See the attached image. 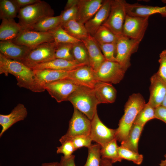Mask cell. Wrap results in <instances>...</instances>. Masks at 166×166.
I'll return each mask as SVG.
<instances>
[{
    "label": "cell",
    "instance_id": "cell-14",
    "mask_svg": "<svg viewBox=\"0 0 166 166\" xmlns=\"http://www.w3.org/2000/svg\"><path fill=\"white\" fill-rule=\"evenodd\" d=\"M78 86L93 89L97 81L95 71L89 65L80 66L70 71L67 78Z\"/></svg>",
    "mask_w": 166,
    "mask_h": 166
},
{
    "label": "cell",
    "instance_id": "cell-40",
    "mask_svg": "<svg viewBox=\"0 0 166 166\" xmlns=\"http://www.w3.org/2000/svg\"><path fill=\"white\" fill-rule=\"evenodd\" d=\"M61 145L57 148V153H62L65 157H69L73 155L76 150L72 142L69 140H60Z\"/></svg>",
    "mask_w": 166,
    "mask_h": 166
},
{
    "label": "cell",
    "instance_id": "cell-26",
    "mask_svg": "<svg viewBox=\"0 0 166 166\" xmlns=\"http://www.w3.org/2000/svg\"><path fill=\"white\" fill-rule=\"evenodd\" d=\"M144 127L137 124H133L127 137L121 142V146L138 153V141Z\"/></svg>",
    "mask_w": 166,
    "mask_h": 166
},
{
    "label": "cell",
    "instance_id": "cell-28",
    "mask_svg": "<svg viewBox=\"0 0 166 166\" xmlns=\"http://www.w3.org/2000/svg\"><path fill=\"white\" fill-rule=\"evenodd\" d=\"M61 26V20L59 15L45 18L29 30L42 32H51Z\"/></svg>",
    "mask_w": 166,
    "mask_h": 166
},
{
    "label": "cell",
    "instance_id": "cell-27",
    "mask_svg": "<svg viewBox=\"0 0 166 166\" xmlns=\"http://www.w3.org/2000/svg\"><path fill=\"white\" fill-rule=\"evenodd\" d=\"M61 26L72 37L81 41L89 34L85 25L79 22L75 19L69 21Z\"/></svg>",
    "mask_w": 166,
    "mask_h": 166
},
{
    "label": "cell",
    "instance_id": "cell-11",
    "mask_svg": "<svg viewBox=\"0 0 166 166\" xmlns=\"http://www.w3.org/2000/svg\"><path fill=\"white\" fill-rule=\"evenodd\" d=\"M12 41L16 44L32 49L42 44L53 41L54 40L50 32L22 30Z\"/></svg>",
    "mask_w": 166,
    "mask_h": 166
},
{
    "label": "cell",
    "instance_id": "cell-1",
    "mask_svg": "<svg viewBox=\"0 0 166 166\" xmlns=\"http://www.w3.org/2000/svg\"><path fill=\"white\" fill-rule=\"evenodd\" d=\"M0 73L7 76L8 74L14 76L17 85L34 92L45 91L38 82L33 70L20 61L8 58L0 53Z\"/></svg>",
    "mask_w": 166,
    "mask_h": 166
},
{
    "label": "cell",
    "instance_id": "cell-36",
    "mask_svg": "<svg viewBox=\"0 0 166 166\" xmlns=\"http://www.w3.org/2000/svg\"><path fill=\"white\" fill-rule=\"evenodd\" d=\"M73 45V44L69 43L56 44L55 53V58L70 61L75 60L72 52Z\"/></svg>",
    "mask_w": 166,
    "mask_h": 166
},
{
    "label": "cell",
    "instance_id": "cell-23",
    "mask_svg": "<svg viewBox=\"0 0 166 166\" xmlns=\"http://www.w3.org/2000/svg\"><path fill=\"white\" fill-rule=\"evenodd\" d=\"M85 65L80 64L75 60L70 61L55 58L49 61L30 68L33 70L49 69L69 71Z\"/></svg>",
    "mask_w": 166,
    "mask_h": 166
},
{
    "label": "cell",
    "instance_id": "cell-45",
    "mask_svg": "<svg viewBox=\"0 0 166 166\" xmlns=\"http://www.w3.org/2000/svg\"><path fill=\"white\" fill-rule=\"evenodd\" d=\"M14 1L20 9L41 1L40 0H14Z\"/></svg>",
    "mask_w": 166,
    "mask_h": 166
},
{
    "label": "cell",
    "instance_id": "cell-16",
    "mask_svg": "<svg viewBox=\"0 0 166 166\" xmlns=\"http://www.w3.org/2000/svg\"><path fill=\"white\" fill-rule=\"evenodd\" d=\"M150 97L148 103L154 108L161 105L166 95V83L157 74L150 78Z\"/></svg>",
    "mask_w": 166,
    "mask_h": 166
},
{
    "label": "cell",
    "instance_id": "cell-33",
    "mask_svg": "<svg viewBox=\"0 0 166 166\" xmlns=\"http://www.w3.org/2000/svg\"><path fill=\"white\" fill-rule=\"evenodd\" d=\"M98 43H107L116 42L118 37L105 26L102 25L93 36Z\"/></svg>",
    "mask_w": 166,
    "mask_h": 166
},
{
    "label": "cell",
    "instance_id": "cell-47",
    "mask_svg": "<svg viewBox=\"0 0 166 166\" xmlns=\"http://www.w3.org/2000/svg\"><path fill=\"white\" fill-rule=\"evenodd\" d=\"M113 164L110 160L101 158V166H113Z\"/></svg>",
    "mask_w": 166,
    "mask_h": 166
},
{
    "label": "cell",
    "instance_id": "cell-43",
    "mask_svg": "<svg viewBox=\"0 0 166 166\" xmlns=\"http://www.w3.org/2000/svg\"><path fill=\"white\" fill-rule=\"evenodd\" d=\"M155 117L166 124V108L160 105L155 108Z\"/></svg>",
    "mask_w": 166,
    "mask_h": 166
},
{
    "label": "cell",
    "instance_id": "cell-24",
    "mask_svg": "<svg viewBox=\"0 0 166 166\" xmlns=\"http://www.w3.org/2000/svg\"><path fill=\"white\" fill-rule=\"evenodd\" d=\"M33 70L37 80L43 87V85L45 84L67 79L71 70L64 71L44 69Z\"/></svg>",
    "mask_w": 166,
    "mask_h": 166
},
{
    "label": "cell",
    "instance_id": "cell-32",
    "mask_svg": "<svg viewBox=\"0 0 166 166\" xmlns=\"http://www.w3.org/2000/svg\"><path fill=\"white\" fill-rule=\"evenodd\" d=\"M72 52L75 60L80 64L89 65L88 51L82 41L73 44Z\"/></svg>",
    "mask_w": 166,
    "mask_h": 166
},
{
    "label": "cell",
    "instance_id": "cell-15",
    "mask_svg": "<svg viewBox=\"0 0 166 166\" xmlns=\"http://www.w3.org/2000/svg\"><path fill=\"white\" fill-rule=\"evenodd\" d=\"M104 1L103 0H78L76 20L85 24L100 9Z\"/></svg>",
    "mask_w": 166,
    "mask_h": 166
},
{
    "label": "cell",
    "instance_id": "cell-9",
    "mask_svg": "<svg viewBox=\"0 0 166 166\" xmlns=\"http://www.w3.org/2000/svg\"><path fill=\"white\" fill-rule=\"evenodd\" d=\"M78 86L68 79L59 80L43 85L45 90L58 103L67 101L69 97Z\"/></svg>",
    "mask_w": 166,
    "mask_h": 166
},
{
    "label": "cell",
    "instance_id": "cell-46",
    "mask_svg": "<svg viewBox=\"0 0 166 166\" xmlns=\"http://www.w3.org/2000/svg\"><path fill=\"white\" fill-rule=\"evenodd\" d=\"M78 0H68L65 7L64 10L68 9L77 4Z\"/></svg>",
    "mask_w": 166,
    "mask_h": 166
},
{
    "label": "cell",
    "instance_id": "cell-5",
    "mask_svg": "<svg viewBox=\"0 0 166 166\" xmlns=\"http://www.w3.org/2000/svg\"><path fill=\"white\" fill-rule=\"evenodd\" d=\"M124 0H112L109 16L102 25L117 37L123 35V28L127 14L126 3Z\"/></svg>",
    "mask_w": 166,
    "mask_h": 166
},
{
    "label": "cell",
    "instance_id": "cell-38",
    "mask_svg": "<svg viewBox=\"0 0 166 166\" xmlns=\"http://www.w3.org/2000/svg\"><path fill=\"white\" fill-rule=\"evenodd\" d=\"M60 140H69L72 143L75 150L85 147L89 148L91 145L92 140L89 136L68 137L62 136Z\"/></svg>",
    "mask_w": 166,
    "mask_h": 166
},
{
    "label": "cell",
    "instance_id": "cell-50",
    "mask_svg": "<svg viewBox=\"0 0 166 166\" xmlns=\"http://www.w3.org/2000/svg\"><path fill=\"white\" fill-rule=\"evenodd\" d=\"M161 105H162L166 108V95L165 96Z\"/></svg>",
    "mask_w": 166,
    "mask_h": 166
},
{
    "label": "cell",
    "instance_id": "cell-34",
    "mask_svg": "<svg viewBox=\"0 0 166 166\" xmlns=\"http://www.w3.org/2000/svg\"><path fill=\"white\" fill-rule=\"evenodd\" d=\"M101 146L98 144H92L88 148V156L83 166H101Z\"/></svg>",
    "mask_w": 166,
    "mask_h": 166
},
{
    "label": "cell",
    "instance_id": "cell-8",
    "mask_svg": "<svg viewBox=\"0 0 166 166\" xmlns=\"http://www.w3.org/2000/svg\"><path fill=\"white\" fill-rule=\"evenodd\" d=\"M125 72L117 62L105 60L95 71V76L97 81L116 84L122 80Z\"/></svg>",
    "mask_w": 166,
    "mask_h": 166
},
{
    "label": "cell",
    "instance_id": "cell-21",
    "mask_svg": "<svg viewBox=\"0 0 166 166\" xmlns=\"http://www.w3.org/2000/svg\"><path fill=\"white\" fill-rule=\"evenodd\" d=\"M127 14L130 16L141 18L149 17L152 14H159L166 17V6L160 7L144 5L137 3H126Z\"/></svg>",
    "mask_w": 166,
    "mask_h": 166
},
{
    "label": "cell",
    "instance_id": "cell-22",
    "mask_svg": "<svg viewBox=\"0 0 166 166\" xmlns=\"http://www.w3.org/2000/svg\"><path fill=\"white\" fill-rule=\"evenodd\" d=\"M93 89L99 104L113 103L115 102L117 91L112 84L97 81Z\"/></svg>",
    "mask_w": 166,
    "mask_h": 166
},
{
    "label": "cell",
    "instance_id": "cell-17",
    "mask_svg": "<svg viewBox=\"0 0 166 166\" xmlns=\"http://www.w3.org/2000/svg\"><path fill=\"white\" fill-rule=\"evenodd\" d=\"M31 49L16 44L12 40L0 42V53L8 58L20 62L26 57Z\"/></svg>",
    "mask_w": 166,
    "mask_h": 166
},
{
    "label": "cell",
    "instance_id": "cell-25",
    "mask_svg": "<svg viewBox=\"0 0 166 166\" xmlns=\"http://www.w3.org/2000/svg\"><path fill=\"white\" fill-rule=\"evenodd\" d=\"M22 27L14 19H3L0 25V40H12L16 38L21 31Z\"/></svg>",
    "mask_w": 166,
    "mask_h": 166
},
{
    "label": "cell",
    "instance_id": "cell-29",
    "mask_svg": "<svg viewBox=\"0 0 166 166\" xmlns=\"http://www.w3.org/2000/svg\"><path fill=\"white\" fill-rule=\"evenodd\" d=\"M118 147L116 138L101 146V158L109 160L113 163L121 162L122 160L119 154Z\"/></svg>",
    "mask_w": 166,
    "mask_h": 166
},
{
    "label": "cell",
    "instance_id": "cell-4",
    "mask_svg": "<svg viewBox=\"0 0 166 166\" xmlns=\"http://www.w3.org/2000/svg\"><path fill=\"white\" fill-rule=\"evenodd\" d=\"M67 101L92 120L97 110L99 103L93 89L79 86L69 97Z\"/></svg>",
    "mask_w": 166,
    "mask_h": 166
},
{
    "label": "cell",
    "instance_id": "cell-6",
    "mask_svg": "<svg viewBox=\"0 0 166 166\" xmlns=\"http://www.w3.org/2000/svg\"><path fill=\"white\" fill-rule=\"evenodd\" d=\"M56 43L53 41L40 45L32 48L20 62L29 68L54 59Z\"/></svg>",
    "mask_w": 166,
    "mask_h": 166
},
{
    "label": "cell",
    "instance_id": "cell-13",
    "mask_svg": "<svg viewBox=\"0 0 166 166\" xmlns=\"http://www.w3.org/2000/svg\"><path fill=\"white\" fill-rule=\"evenodd\" d=\"M89 136L92 140L102 146L115 138L116 129L109 128L101 121L97 111L92 120Z\"/></svg>",
    "mask_w": 166,
    "mask_h": 166
},
{
    "label": "cell",
    "instance_id": "cell-3",
    "mask_svg": "<svg viewBox=\"0 0 166 166\" xmlns=\"http://www.w3.org/2000/svg\"><path fill=\"white\" fill-rule=\"evenodd\" d=\"M54 11L44 1L20 8L17 17L22 30H29L44 18L53 16Z\"/></svg>",
    "mask_w": 166,
    "mask_h": 166
},
{
    "label": "cell",
    "instance_id": "cell-48",
    "mask_svg": "<svg viewBox=\"0 0 166 166\" xmlns=\"http://www.w3.org/2000/svg\"><path fill=\"white\" fill-rule=\"evenodd\" d=\"M41 166H59V163L57 162L43 163Z\"/></svg>",
    "mask_w": 166,
    "mask_h": 166
},
{
    "label": "cell",
    "instance_id": "cell-20",
    "mask_svg": "<svg viewBox=\"0 0 166 166\" xmlns=\"http://www.w3.org/2000/svg\"><path fill=\"white\" fill-rule=\"evenodd\" d=\"M112 0H104L103 4L94 16L84 25L89 34L93 36L107 19L109 15Z\"/></svg>",
    "mask_w": 166,
    "mask_h": 166
},
{
    "label": "cell",
    "instance_id": "cell-37",
    "mask_svg": "<svg viewBox=\"0 0 166 166\" xmlns=\"http://www.w3.org/2000/svg\"><path fill=\"white\" fill-rule=\"evenodd\" d=\"M119 155L122 160H126L132 161L137 165L140 164L143 160V155L135 152L121 146H118Z\"/></svg>",
    "mask_w": 166,
    "mask_h": 166
},
{
    "label": "cell",
    "instance_id": "cell-10",
    "mask_svg": "<svg viewBox=\"0 0 166 166\" xmlns=\"http://www.w3.org/2000/svg\"><path fill=\"white\" fill-rule=\"evenodd\" d=\"M148 17L141 18L127 14L123 26V35L141 41L148 26Z\"/></svg>",
    "mask_w": 166,
    "mask_h": 166
},
{
    "label": "cell",
    "instance_id": "cell-42",
    "mask_svg": "<svg viewBox=\"0 0 166 166\" xmlns=\"http://www.w3.org/2000/svg\"><path fill=\"white\" fill-rule=\"evenodd\" d=\"M158 61L160 64L156 74L166 83V50H163L160 53Z\"/></svg>",
    "mask_w": 166,
    "mask_h": 166
},
{
    "label": "cell",
    "instance_id": "cell-39",
    "mask_svg": "<svg viewBox=\"0 0 166 166\" xmlns=\"http://www.w3.org/2000/svg\"><path fill=\"white\" fill-rule=\"evenodd\" d=\"M101 52L106 60L116 61V42L107 43H98Z\"/></svg>",
    "mask_w": 166,
    "mask_h": 166
},
{
    "label": "cell",
    "instance_id": "cell-35",
    "mask_svg": "<svg viewBox=\"0 0 166 166\" xmlns=\"http://www.w3.org/2000/svg\"><path fill=\"white\" fill-rule=\"evenodd\" d=\"M54 41L56 43H69L74 44L82 41L77 39L70 35L61 26L51 32Z\"/></svg>",
    "mask_w": 166,
    "mask_h": 166
},
{
    "label": "cell",
    "instance_id": "cell-44",
    "mask_svg": "<svg viewBox=\"0 0 166 166\" xmlns=\"http://www.w3.org/2000/svg\"><path fill=\"white\" fill-rule=\"evenodd\" d=\"M75 156L72 155L69 157L62 156L59 163V166H76L75 163Z\"/></svg>",
    "mask_w": 166,
    "mask_h": 166
},
{
    "label": "cell",
    "instance_id": "cell-41",
    "mask_svg": "<svg viewBox=\"0 0 166 166\" xmlns=\"http://www.w3.org/2000/svg\"><path fill=\"white\" fill-rule=\"evenodd\" d=\"M77 4L61 12L60 15L61 18V26L70 20L76 19L77 12Z\"/></svg>",
    "mask_w": 166,
    "mask_h": 166
},
{
    "label": "cell",
    "instance_id": "cell-52",
    "mask_svg": "<svg viewBox=\"0 0 166 166\" xmlns=\"http://www.w3.org/2000/svg\"><path fill=\"white\" fill-rule=\"evenodd\" d=\"M164 166H166V165H165Z\"/></svg>",
    "mask_w": 166,
    "mask_h": 166
},
{
    "label": "cell",
    "instance_id": "cell-18",
    "mask_svg": "<svg viewBox=\"0 0 166 166\" xmlns=\"http://www.w3.org/2000/svg\"><path fill=\"white\" fill-rule=\"evenodd\" d=\"M81 41L88 51L89 65L96 71L106 60L99 44L94 37L90 34Z\"/></svg>",
    "mask_w": 166,
    "mask_h": 166
},
{
    "label": "cell",
    "instance_id": "cell-19",
    "mask_svg": "<svg viewBox=\"0 0 166 166\" xmlns=\"http://www.w3.org/2000/svg\"><path fill=\"white\" fill-rule=\"evenodd\" d=\"M27 110L24 105L18 104L8 114H0V125L2 127L0 133L1 137L4 133L16 123L23 121L26 117Z\"/></svg>",
    "mask_w": 166,
    "mask_h": 166
},
{
    "label": "cell",
    "instance_id": "cell-49",
    "mask_svg": "<svg viewBox=\"0 0 166 166\" xmlns=\"http://www.w3.org/2000/svg\"><path fill=\"white\" fill-rule=\"evenodd\" d=\"M165 159L162 160L159 164L160 166H164L166 165V154L164 155Z\"/></svg>",
    "mask_w": 166,
    "mask_h": 166
},
{
    "label": "cell",
    "instance_id": "cell-31",
    "mask_svg": "<svg viewBox=\"0 0 166 166\" xmlns=\"http://www.w3.org/2000/svg\"><path fill=\"white\" fill-rule=\"evenodd\" d=\"M154 119H155V108L148 102L137 114L133 124L144 127L148 121Z\"/></svg>",
    "mask_w": 166,
    "mask_h": 166
},
{
    "label": "cell",
    "instance_id": "cell-2",
    "mask_svg": "<svg viewBox=\"0 0 166 166\" xmlns=\"http://www.w3.org/2000/svg\"><path fill=\"white\" fill-rule=\"evenodd\" d=\"M145 100L140 93L130 95L126 103L124 113L116 129L115 138L121 142L127 137L139 112L145 104Z\"/></svg>",
    "mask_w": 166,
    "mask_h": 166
},
{
    "label": "cell",
    "instance_id": "cell-51",
    "mask_svg": "<svg viewBox=\"0 0 166 166\" xmlns=\"http://www.w3.org/2000/svg\"><path fill=\"white\" fill-rule=\"evenodd\" d=\"M162 2H164V3H166V0L162 1Z\"/></svg>",
    "mask_w": 166,
    "mask_h": 166
},
{
    "label": "cell",
    "instance_id": "cell-12",
    "mask_svg": "<svg viewBox=\"0 0 166 166\" xmlns=\"http://www.w3.org/2000/svg\"><path fill=\"white\" fill-rule=\"evenodd\" d=\"M91 124V120L74 107L73 113L69 122L68 129L64 135L68 137L89 136Z\"/></svg>",
    "mask_w": 166,
    "mask_h": 166
},
{
    "label": "cell",
    "instance_id": "cell-30",
    "mask_svg": "<svg viewBox=\"0 0 166 166\" xmlns=\"http://www.w3.org/2000/svg\"><path fill=\"white\" fill-rule=\"evenodd\" d=\"M14 0H0V19H14L20 9Z\"/></svg>",
    "mask_w": 166,
    "mask_h": 166
},
{
    "label": "cell",
    "instance_id": "cell-7",
    "mask_svg": "<svg viewBox=\"0 0 166 166\" xmlns=\"http://www.w3.org/2000/svg\"><path fill=\"white\" fill-rule=\"evenodd\" d=\"M140 42L123 35L118 37L116 42V61L125 71L130 66L131 56L137 51Z\"/></svg>",
    "mask_w": 166,
    "mask_h": 166
}]
</instances>
